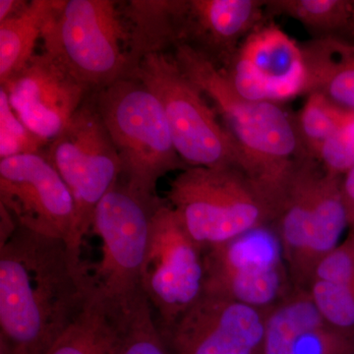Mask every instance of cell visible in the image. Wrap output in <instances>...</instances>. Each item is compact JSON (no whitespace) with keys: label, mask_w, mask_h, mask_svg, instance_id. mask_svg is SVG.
<instances>
[{"label":"cell","mask_w":354,"mask_h":354,"mask_svg":"<svg viewBox=\"0 0 354 354\" xmlns=\"http://www.w3.org/2000/svg\"><path fill=\"white\" fill-rule=\"evenodd\" d=\"M90 272L62 239L16 225L0 243V344L44 354L85 310Z\"/></svg>","instance_id":"6da1fadb"},{"label":"cell","mask_w":354,"mask_h":354,"mask_svg":"<svg viewBox=\"0 0 354 354\" xmlns=\"http://www.w3.org/2000/svg\"><path fill=\"white\" fill-rule=\"evenodd\" d=\"M172 57L213 104L241 153V171L264 195L274 216L297 162L307 158L295 116L277 102L242 97L221 67L188 44L177 46Z\"/></svg>","instance_id":"7a4b0ae2"},{"label":"cell","mask_w":354,"mask_h":354,"mask_svg":"<svg viewBox=\"0 0 354 354\" xmlns=\"http://www.w3.org/2000/svg\"><path fill=\"white\" fill-rule=\"evenodd\" d=\"M120 156L121 179L146 194L169 172L187 169L179 157L157 97L134 78H123L93 97Z\"/></svg>","instance_id":"3957f363"},{"label":"cell","mask_w":354,"mask_h":354,"mask_svg":"<svg viewBox=\"0 0 354 354\" xmlns=\"http://www.w3.org/2000/svg\"><path fill=\"white\" fill-rule=\"evenodd\" d=\"M342 180L317 160L304 158L291 174L274 214L272 225L297 290H306L317 264L339 245L348 227Z\"/></svg>","instance_id":"277c9868"},{"label":"cell","mask_w":354,"mask_h":354,"mask_svg":"<svg viewBox=\"0 0 354 354\" xmlns=\"http://www.w3.org/2000/svg\"><path fill=\"white\" fill-rule=\"evenodd\" d=\"M167 201L203 250L274 220L264 195L234 167L183 169L171 181Z\"/></svg>","instance_id":"5b68a950"},{"label":"cell","mask_w":354,"mask_h":354,"mask_svg":"<svg viewBox=\"0 0 354 354\" xmlns=\"http://www.w3.org/2000/svg\"><path fill=\"white\" fill-rule=\"evenodd\" d=\"M41 39L44 53L90 92L127 78V32L116 1L64 0Z\"/></svg>","instance_id":"8992f818"},{"label":"cell","mask_w":354,"mask_h":354,"mask_svg":"<svg viewBox=\"0 0 354 354\" xmlns=\"http://www.w3.org/2000/svg\"><path fill=\"white\" fill-rule=\"evenodd\" d=\"M129 78L141 81L162 104L174 147L188 167H234L241 171L234 140L174 57L165 53L148 55Z\"/></svg>","instance_id":"52a82bcc"},{"label":"cell","mask_w":354,"mask_h":354,"mask_svg":"<svg viewBox=\"0 0 354 354\" xmlns=\"http://www.w3.org/2000/svg\"><path fill=\"white\" fill-rule=\"evenodd\" d=\"M162 202L120 177L95 208L92 227L102 241V258L90 278L95 295L106 304H120L142 290L151 227Z\"/></svg>","instance_id":"ba28073f"},{"label":"cell","mask_w":354,"mask_h":354,"mask_svg":"<svg viewBox=\"0 0 354 354\" xmlns=\"http://www.w3.org/2000/svg\"><path fill=\"white\" fill-rule=\"evenodd\" d=\"M44 153L73 198L75 223L68 250L75 262L83 263L81 249L95 209L122 174L120 156L93 100L83 102Z\"/></svg>","instance_id":"9c48e42d"},{"label":"cell","mask_w":354,"mask_h":354,"mask_svg":"<svg viewBox=\"0 0 354 354\" xmlns=\"http://www.w3.org/2000/svg\"><path fill=\"white\" fill-rule=\"evenodd\" d=\"M204 292L267 313L295 290L272 223L204 249Z\"/></svg>","instance_id":"30bf717a"},{"label":"cell","mask_w":354,"mask_h":354,"mask_svg":"<svg viewBox=\"0 0 354 354\" xmlns=\"http://www.w3.org/2000/svg\"><path fill=\"white\" fill-rule=\"evenodd\" d=\"M204 250L169 202L158 207L141 274V288L162 335L204 292Z\"/></svg>","instance_id":"8fae6325"},{"label":"cell","mask_w":354,"mask_h":354,"mask_svg":"<svg viewBox=\"0 0 354 354\" xmlns=\"http://www.w3.org/2000/svg\"><path fill=\"white\" fill-rule=\"evenodd\" d=\"M0 206L16 225L68 246L75 223L73 198L44 152L0 160Z\"/></svg>","instance_id":"7c38bea8"},{"label":"cell","mask_w":354,"mask_h":354,"mask_svg":"<svg viewBox=\"0 0 354 354\" xmlns=\"http://www.w3.org/2000/svg\"><path fill=\"white\" fill-rule=\"evenodd\" d=\"M244 99L281 104L305 94L307 68L301 44L272 22H263L221 68Z\"/></svg>","instance_id":"4fadbf2b"},{"label":"cell","mask_w":354,"mask_h":354,"mask_svg":"<svg viewBox=\"0 0 354 354\" xmlns=\"http://www.w3.org/2000/svg\"><path fill=\"white\" fill-rule=\"evenodd\" d=\"M266 312L203 293L169 334L172 354H261Z\"/></svg>","instance_id":"5bb4252c"},{"label":"cell","mask_w":354,"mask_h":354,"mask_svg":"<svg viewBox=\"0 0 354 354\" xmlns=\"http://www.w3.org/2000/svg\"><path fill=\"white\" fill-rule=\"evenodd\" d=\"M1 88L18 118L48 143L64 131L91 93L44 53L35 55Z\"/></svg>","instance_id":"9a60e30c"},{"label":"cell","mask_w":354,"mask_h":354,"mask_svg":"<svg viewBox=\"0 0 354 354\" xmlns=\"http://www.w3.org/2000/svg\"><path fill=\"white\" fill-rule=\"evenodd\" d=\"M261 354H354V333L328 322L308 292L295 288L266 313Z\"/></svg>","instance_id":"2e32d148"},{"label":"cell","mask_w":354,"mask_h":354,"mask_svg":"<svg viewBox=\"0 0 354 354\" xmlns=\"http://www.w3.org/2000/svg\"><path fill=\"white\" fill-rule=\"evenodd\" d=\"M259 0H188L183 43L225 66L242 41L265 22Z\"/></svg>","instance_id":"e0dca14e"},{"label":"cell","mask_w":354,"mask_h":354,"mask_svg":"<svg viewBox=\"0 0 354 354\" xmlns=\"http://www.w3.org/2000/svg\"><path fill=\"white\" fill-rule=\"evenodd\" d=\"M188 0H130L121 10L129 78L146 57L183 43Z\"/></svg>","instance_id":"ac0fdd59"},{"label":"cell","mask_w":354,"mask_h":354,"mask_svg":"<svg viewBox=\"0 0 354 354\" xmlns=\"http://www.w3.org/2000/svg\"><path fill=\"white\" fill-rule=\"evenodd\" d=\"M307 68L305 95L319 93L354 113V46L341 38L301 44Z\"/></svg>","instance_id":"d6986e66"},{"label":"cell","mask_w":354,"mask_h":354,"mask_svg":"<svg viewBox=\"0 0 354 354\" xmlns=\"http://www.w3.org/2000/svg\"><path fill=\"white\" fill-rule=\"evenodd\" d=\"M62 0H32L24 10L0 23V82L6 83L24 68L36 53L37 41Z\"/></svg>","instance_id":"ffe728a7"},{"label":"cell","mask_w":354,"mask_h":354,"mask_svg":"<svg viewBox=\"0 0 354 354\" xmlns=\"http://www.w3.org/2000/svg\"><path fill=\"white\" fill-rule=\"evenodd\" d=\"M106 305L113 328L111 354H172L143 290L122 304Z\"/></svg>","instance_id":"44dd1931"},{"label":"cell","mask_w":354,"mask_h":354,"mask_svg":"<svg viewBox=\"0 0 354 354\" xmlns=\"http://www.w3.org/2000/svg\"><path fill=\"white\" fill-rule=\"evenodd\" d=\"M266 12L286 15L301 23L314 39L339 38L354 29V1L276 0L266 2Z\"/></svg>","instance_id":"7402d4cb"},{"label":"cell","mask_w":354,"mask_h":354,"mask_svg":"<svg viewBox=\"0 0 354 354\" xmlns=\"http://www.w3.org/2000/svg\"><path fill=\"white\" fill-rule=\"evenodd\" d=\"M111 346L108 307L93 292L81 315L44 354H111Z\"/></svg>","instance_id":"603a6c76"},{"label":"cell","mask_w":354,"mask_h":354,"mask_svg":"<svg viewBox=\"0 0 354 354\" xmlns=\"http://www.w3.org/2000/svg\"><path fill=\"white\" fill-rule=\"evenodd\" d=\"M353 120V111L339 108L319 93L307 95L304 106L295 116L298 135L307 158L317 160L326 141Z\"/></svg>","instance_id":"cb8c5ba5"},{"label":"cell","mask_w":354,"mask_h":354,"mask_svg":"<svg viewBox=\"0 0 354 354\" xmlns=\"http://www.w3.org/2000/svg\"><path fill=\"white\" fill-rule=\"evenodd\" d=\"M310 288L354 292V230L317 264L306 290Z\"/></svg>","instance_id":"d4e9b609"},{"label":"cell","mask_w":354,"mask_h":354,"mask_svg":"<svg viewBox=\"0 0 354 354\" xmlns=\"http://www.w3.org/2000/svg\"><path fill=\"white\" fill-rule=\"evenodd\" d=\"M48 142L32 132L14 113L4 88H0V158L43 153Z\"/></svg>","instance_id":"484cf974"},{"label":"cell","mask_w":354,"mask_h":354,"mask_svg":"<svg viewBox=\"0 0 354 354\" xmlns=\"http://www.w3.org/2000/svg\"><path fill=\"white\" fill-rule=\"evenodd\" d=\"M317 162L328 174L344 176L354 165V120L326 141Z\"/></svg>","instance_id":"4316f807"},{"label":"cell","mask_w":354,"mask_h":354,"mask_svg":"<svg viewBox=\"0 0 354 354\" xmlns=\"http://www.w3.org/2000/svg\"><path fill=\"white\" fill-rule=\"evenodd\" d=\"M342 191L348 227L354 230V165L342 176Z\"/></svg>","instance_id":"83f0119b"},{"label":"cell","mask_w":354,"mask_h":354,"mask_svg":"<svg viewBox=\"0 0 354 354\" xmlns=\"http://www.w3.org/2000/svg\"><path fill=\"white\" fill-rule=\"evenodd\" d=\"M28 3L24 0H0V23L19 14Z\"/></svg>","instance_id":"f1b7e54d"},{"label":"cell","mask_w":354,"mask_h":354,"mask_svg":"<svg viewBox=\"0 0 354 354\" xmlns=\"http://www.w3.org/2000/svg\"><path fill=\"white\" fill-rule=\"evenodd\" d=\"M353 34H354V29H353ZM353 46H354V44H353Z\"/></svg>","instance_id":"f546056e"}]
</instances>
